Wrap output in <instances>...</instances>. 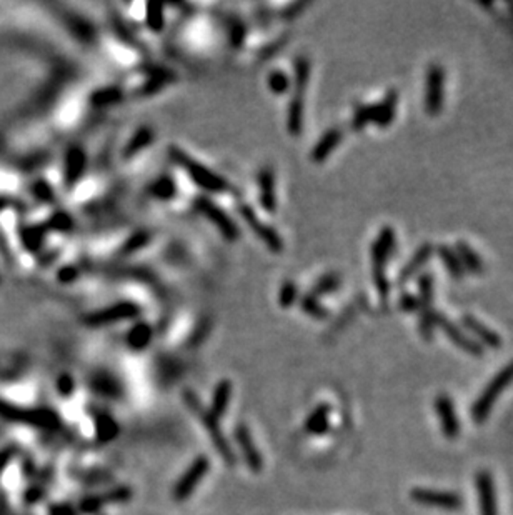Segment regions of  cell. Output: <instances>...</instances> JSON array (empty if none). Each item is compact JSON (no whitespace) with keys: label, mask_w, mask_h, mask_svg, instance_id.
<instances>
[{"label":"cell","mask_w":513,"mask_h":515,"mask_svg":"<svg viewBox=\"0 0 513 515\" xmlns=\"http://www.w3.org/2000/svg\"><path fill=\"white\" fill-rule=\"evenodd\" d=\"M434 254H435L434 243H430V242L422 243V246L418 247L415 252H413V255L410 257V259L407 260V264L403 265L402 270L398 272V275H397L398 286L403 287V286H407L410 280H413V277H415V275L420 272V270L424 269L427 264H429L431 257H434Z\"/></svg>","instance_id":"obj_7"},{"label":"cell","mask_w":513,"mask_h":515,"mask_svg":"<svg viewBox=\"0 0 513 515\" xmlns=\"http://www.w3.org/2000/svg\"><path fill=\"white\" fill-rule=\"evenodd\" d=\"M328 414H330V407L328 405H320L315 409L312 415L307 419L305 428L310 433H323L328 428Z\"/></svg>","instance_id":"obj_17"},{"label":"cell","mask_w":513,"mask_h":515,"mask_svg":"<svg viewBox=\"0 0 513 515\" xmlns=\"http://www.w3.org/2000/svg\"><path fill=\"white\" fill-rule=\"evenodd\" d=\"M230 394H232L230 382L219 383L217 390H215V394H214L212 410H210V414H212L215 419L222 417L223 415L225 409H227V405H228V400H230Z\"/></svg>","instance_id":"obj_16"},{"label":"cell","mask_w":513,"mask_h":515,"mask_svg":"<svg viewBox=\"0 0 513 515\" xmlns=\"http://www.w3.org/2000/svg\"><path fill=\"white\" fill-rule=\"evenodd\" d=\"M395 243H397V236H395V230L390 225H385L380 230L377 241L372 243L373 282H375L380 299L384 302L390 297L391 286L389 277H387V264H389L391 254H394Z\"/></svg>","instance_id":"obj_1"},{"label":"cell","mask_w":513,"mask_h":515,"mask_svg":"<svg viewBox=\"0 0 513 515\" xmlns=\"http://www.w3.org/2000/svg\"><path fill=\"white\" fill-rule=\"evenodd\" d=\"M453 250H455V254L458 257V260H460L462 267L463 270H465V274H474V275H480L485 272V262L483 259H481L479 252L475 250L474 247L470 246V243H467L463 239H460V241H457L455 247H453Z\"/></svg>","instance_id":"obj_12"},{"label":"cell","mask_w":513,"mask_h":515,"mask_svg":"<svg viewBox=\"0 0 513 515\" xmlns=\"http://www.w3.org/2000/svg\"><path fill=\"white\" fill-rule=\"evenodd\" d=\"M373 117H375V103H367V106L358 107L353 115V127L363 129L367 124H373Z\"/></svg>","instance_id":"obj_20"},{"label":"cell","mask_w":513,"mask_h":515,"mask_svg":"<svg viewBox=\"0 0 513 515\" xmlns=\"http://www.w3.org/2000/svg\"><path fill=\"white\" fill-rule=\"evenodd\" d=\"M435 254L439 255V259L443 262L445 269L450 274V277L455 279V280H462L465 277V270H463L460 260L453 250V247L450 246H439L435 247Z\"/></svg>","instance_id":"obj_15"},{"label":"cell","mask_w":513,"mask_h":515,"mask_svg":"<svg viewBox=\"0 0 513 515\" xmlns=\"http://www.w3.org/2000/svg\"><path fill=\"white\" fill-rule=\"evenodd\" d=\"M398 305L400 309L405 312H418V309H420V300H418V297L413 295V293L405 292L402 293V297H400Z\"/></svg>","instance_id":"obj_22"},{"label":"cell","mask_w":513,"mask_h":515,"mask_svg":"<svg viewBox=\"0 0 513 515\" xmlns=\"http://www.w3.org/2000/svg\"><path fill=\"white\" fill-rule=\"evenodd\" d=\"M117 431H119V428H117V424L110 417L97 415V435L102 442L110 440L117 433Z\"/></svg>","instance_id":"obj_21"},{"label":"cell","mask_w":513,"mask_h":515,"mask_svg":"<svg viewBox=\"0 0 513 515\" xmlns=\"http://www.w3.org/2000/svg\"><path fill=\"white\" fill-rule=\"evenodd\" d=\"M445 103V69L440 64H430L425 72L424 108L431 117L443 110Z\"/></svg>","instance_id":"obj_3"},{"label":"cell","mask_w":513,"mask_h":515,"mask_svg":"<svg viewBox=\"0 0 513 515\" xmlns=\"http://www.w3.org/2000/svg\"><path fill=\"white\" fill-rule=\"evenodd\" d=\"M397 103H398V94L397 90L391 89L385 94V97L380 102L375 103V117H373V124L379 127H389L394 120L395 114H397Z\"/></svg>","instance_id":"obj_13"},{"label":"cell","mask_w":513,"mask_h":515,"mask_svg":"<svg viewBox=\"0 0 513 515\" xmlns=\"http://www.w3.org/2000/svg\"><path fill=\"white\" fill-rule=\"evenodd\" d=\"M512 383H513V360L510 364H507L505 367L498 370L497 376L487 383L483 392L476 397L474 407H472V417H474L476 424L485 422V420L488 419L493 405L497 404L498 397H500Z\"/></svg>","instance_id":"obj_2"},{"label":"cell","mask_w":513,"mask_h":515,"mask_svg":"<svg viewBox=\"0 0 513 515\" xmlns=\"http://www.w3.org/2000/svg\"><path fill=\"white\" fill-rule=\"evenodd\" d=\"M237 442H238V445H240L242 452H244L245 462L249 464V467L252 469V471L254 472L262 471V457H260L259 450H256L254 440H252L249 428H247L245 426H238Z\"/></svg>","instance_id":"obj_14"},{"label":"cell","mask_w":513,"mask_h":515,"mask_svg":"<svg viewBox=\"0 0 513 515\" xmlns=\"http://www.w3.org/2000/svg\"><path fill=\"white\" fill-rule=\"evenodd\" d=\"M188 404H190V407H192L193 410H195V412H199V417L202 419V422L205 424L207 432H209L210 439H212L214 445L217 447V450L220 452V455H222V457H223L225 460H227V462H230V464L235 462V457H233V454H232L230 447H228V444H227V442H225V439H223L222 432H220L219 424H217V419H215L214 415L210 414V412H207V410L200 409L199 402H197L195 397H192V395H190V400H188Z\"/></svg>","instance_id":"obj_6"},{"label":"cell","mask_w":513,"mask_h":515,"mask_svg":"<svg viewBox=\"0 0 513 515\" xmlns=\"http://www.w3.org/2000/svg\"><path fill=\"white\" fill-rule=\"evenodd\" d=\"M507 7L510 8V11H512V15H513V2H508V4H507Z\"/></svg>","instance_id":"obj_23"},{"label":"cell","mask_w":513,"mask_h":515,"mask_svg":"<svg viewBox=\"0 0 513 515\" xmlns=\"http://www.w3.org/2000/svg\"><path fill=\"white\" fill-rule=\"evenodd\" d=\"M207 472H209V459L199 457L190 465V469L183 473V477L180 478L177 487L174 489V499L186 500L192 494V490L199 485V482L205 477Z\"/></svg>","instance_id":"obj_9"},{"label":"cell","mask_w":513,"mask_h":515,"mask_svg":"<svg viewBox=\"0 0 513 515\" xmlns=\"http://www.w3.org/2000/svg\"><path fill=\"white\" fill-rule=\"evenodd\" d=\"M435 412L436 417H439L440 427H442V432L445 437L448 439H455V437L460 433V420L457 417L455 405H453L452 399L448 395H439L435 400Z\"/></svg>","instance_id":"obj_8"},{"label":"cell","mask_w":513,"mask_h":515,"mask_svg":"<svg viewBox=\"0 0 513 515\" xmlns=\"http://www.w3.org/2000/svg\"><path fill=\"white\" fill-rule=\"evenodd\" d=\"M410 497L413 502L425 505V507L450 510V512H455V510H460L463 507V499L458 494H453V492L417 487V489H412Z\"/></svg>","instance_id":"obj_4"},{"label":"cell","mask_w":513,"mask_h":515,"mask_svg":"<svg viewBox=\"0 0 513 515\" xmlns=\"http://www.w3.org/2000/svg\"><path fill=\"white\" fill-rule=\"evenodd\" d=\"M462 324L467 331L472 332L476 338H479V341L481 342L480 345H485V347H488V349H493V350H498L502 347V343H503L502 337L498 336L495 331H492V329L487 327V325L481 322V320L474 317V315H470V314L462 315Z\"/></svg>","instance_id":"obj_11"},{"label":"cell","mask_w":513,"mask_h":515,"mask_svg":"<svg viewBox=\"0 0 513 515\" xmlns=\"http://www.w3.org/2000/svg\"><path fill=\"white\" fill-rule=\"evenodd\" d=\"M342 135H344L342 129L328 130V132L325 134V137H323L320 140V144L317 146V151H315V157H317L318 160L325 159L328 153H330L337 146H339L340 140H342Z\"/></svg>","instance_id":"obj_18"},{"label":"cell","mask_w":513,"mask_h":515,"mask_svg":"<svg viewBox=\"0 0 513 515\" xmlns=\"http://www.w3.org/2000/svg\"><path fill=\"white\" fill-rule=\"evenodd\" d=\"M435 327L442 329L445 336H447V338L450 342H453L455 345L458 347V349L467 352V354L470 355H475V357H480L483 355V347L480 345L479 342L475 341V338H472L469 333H465L462 331L458 325H455L450 320L447 315L440 314V312H436L435 315Z\"/></svg>","instance_id":"obj_5"},{"label":"cell","mask_w":513,"mask_h":515,"mask_svg":"<svg viewBox=\"0 0 513 515\" xmlns=\"http://www.w3.org/2000/svg\"><path fill=\"white\" fill-rule=\"evenodd\" d=\"M476 495H479L480 515H498L497 492H495L492 473L483 471L476 473Z\"/></svg>","instance_id":"obj_10"},{"label":"cell","mask_w":513,"mask_h":515,"mask_svg":"<svg viewBox=\"0 0 513 515\" xmlns=\"http://www.w3.org/2000/svg\"><path fill=\"white\" fill-rule=\"evenodd\" d=\"M129 497H130V492L125 490V489L112 492V494H109L107 497H92V499L84 500L82 510H84V512H93V510L100 509L102 504L115 502V500H125V499H129Z\"/></svg>","instance_id":"obj_19"}]
</instances>
